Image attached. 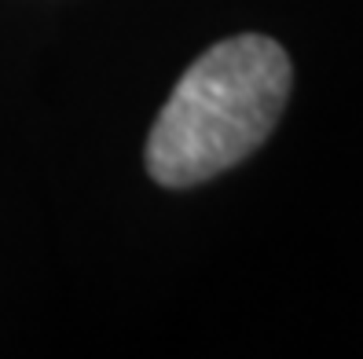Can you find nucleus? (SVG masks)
Returning <instances> with one entry per match:
<instances>
[{
    "instance_id": "obj_1",
    "label": "nucleus",
    "mask_w": 363,
    "mask_h": 359,
    "mask_svg": "<svg viewBox=\"0 0 363 359\" xmlns=\"http://www.w3.org/2000/svg\"><path fill=\"white\" fill-rule=\"evenodd\" d=\"M290 96V59L272 37L220 40L177 81L162 107L147 169L165 187H191L242 161L275 129Z\"/></svg>"
}]
</instances>
